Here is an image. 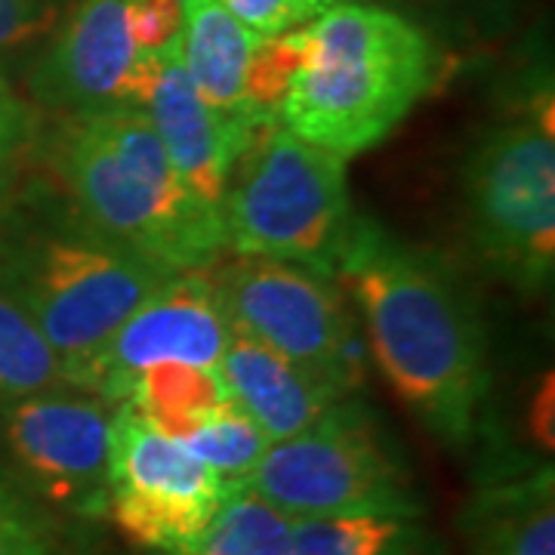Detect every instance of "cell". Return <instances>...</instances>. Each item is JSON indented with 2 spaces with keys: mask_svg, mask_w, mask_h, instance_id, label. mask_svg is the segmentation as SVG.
Listing matches in <instances>:
<instances>
[{
  "mask_svg": "<svg viewBox=\"0 0 555 555\" xmlns=\"http://www.w3.org/2000/svg\"><path fill=\"white\" fill-rule=\"evenodd\" d=\"M337 278L398 401L444 448H469L491 392V358L478 302L460 272L379 219L356 217Z\"/></svg>",
  "mask_w": 555,
  "mask_h": 555,
  "instance_id": "6da1fadb",
  "label": "cell"
},
{
  "mask_svg": "<svg viewBox=\"0 0 555 555\" xmlns=\"http://www.w3.org/2000/svg\"><path fill=\"white\" fill-rule=\"evenodd\" d=\"M53 158L80 222L164 275L214 266L229 247L222 214L182 189L145 108L68 115Z\"/></svg>",
  "mask_w": 555,
  "mask_h": 555,
  "instance_id": "7a4b0ae2",
  "label": "cell"
},
{
  "mask_svg": "<svg viewBox=\"0 0 555 555\" xmlns=\"http://www.w3.org/2000/svg\"><path fill=\"white\" fill-rule=\"evenodd\" d=\"M302 38L306 56L278 124L339 158L379 145L436 80L433 40L377 3H334Z\"/></svg>",
  "mask_w": 555,
  "mask_h": 555,
  "instance_id": "3957f363",
  "label": "cell"
},
{
  "mask_svg": "<svg viewBox=\"0 0 555 555\" xmlns=\"http://www.w3.org/2000/svg\"><path fill=\"white\" fill-rule=\"evenodd\" d=\"M225 244L238 257L297 262L337 278L356 214L346 158L262 124L232 167L222 201Z\"/></svg>",
  "mask_w": 555,
  "mask_h": 555,
  "instance_id": "277c9868",
  "label": "cell"
},
{
  "mask_svg": "<svg viewBox=\"0 0 555 555\" xmlns=\"http://www.w3.org/2000/svg\"><path fill=\"white\" fill-rule=\"evenodd\" d=\"M167 278L75 219L3 259L0 291L35 321L60 356L65 386L78 389L90 361Z\"/></svg>",
  "mask_w": 555,
  "mask_h": 555,
  "instance_id": "5b68a950",
  "label": "cell"
},
{
  "mask_svg": "<svg viewBox=\"0 0 555 555\" xmlns=\"http://www.w3.org/2000/svg\"><path fill=\"white\" fill-rule=\"evenodd\" d=\"M463 222L481 269L521 294H543L555 269L553 93L525 118L476 139L463 164Z\"/></svg>",
  "mask_w": 555,
  "mask_h": 555,
  "instance_id": "8992f818",
  "label": "cell"
},
{
  "mask_svg": "<svg viewBox=\"0 0 555 555\" xmlns=\"http://www.w3.org/2000/svg\"><path fill=\"white\" fill-rule=\"evenodd\" d=\"M244 485L294 521L426 513L401 441L356 396L339 398L309 429L272 441Z\"/></svg>",
  "mask_w": 555,
  "mask_h": 555,
  "instance_id": "52a82bcc",
  "label": "cell"
},
{
  "mask_svg": "<svg viewBox=\"0 0 555 555\" xmlns=\"http://www.w3.org/2000/svg\"><path fill=\"white\" fill-rule=\"evenodd\" d=\"M232 334L250 337L291 358L337 396H356L364 383L358 315L337 278H324L266 257L210 266Z\"/></svg>",
  "mask_w": 555,
  "mask_h": 555,
  "instance_id": "ba28073f",
  "label": "cell"
},
{
  "mask_svg": "<svg viewBox=\"0 0 555 555\" xmlns=\"http://www.w3.org/2000/svg\"><path fill=\"white\" fill-rule=\"evenodd\" d=\"M235 488L130 404H115L108 423L105 516L127 540L160 555L182 553Z\"/></svg>",
  "mask_w": 555,
  "mask_h": 555,
  "instance_id": "9c48e42d",
  "label": "cell"
},
{
  "mask_svg": "<svg viewBox=\"0 0 555 555\" xmlns=\"http://www.w3.org/2000/svg\"><path fill=\"white\" fill-rule=\"evenodd\" d=\"M105 401L72 386L43 389L0 408V438L16 485L40 506L100 518L108 509Z\"/></svg>",
  "mask_w": 555,
  "mask_h": 555,
  "instance_id": "30bf717a",
  "label": "cell"
},
{
  "mask_svg": "<svg viewBox=\"0 0 555 555\" xmlns=\"http://www.w3.org/2000/svg\"><path fill=\"white\" fill-rule=\"evenodd\" d=\"M232 327L217 297L210 266L167 278L105 343L100 356L80 374L78 389L124 404L130 386L149 364L185 361L219 371Z\"/></svg>",
  "mask_w": 555,
  "mask_h": 555,
  "instance_id": "8fae6325",
  "label": "cell"
},
{
  "mask_svg": "<svg viewBox=\"0 0 555 555\" xmlns=\"http://www.w3.org/2000/svg\"><path fill=\"white\" fill-rule=\"evenodd\" d=\"M137 53L127 0H72L28 75V90L65 118L124 105Z\"/></svg>",
  "mask_w": 555,
  "mask_h": 555,
  "instance_id": "7c38bea8",
  "label": "cell"
},
{
  "mask_svg": "<svg viewBox=\"0 0 555 555\" xmlns=\"http://www.w3.org/2000/svg\"><path fill=\"white\" fill-rule=\"evenodd\" d=\"M142 108L155 124L182 189L204 207L222 214L232 167L262 124L241 127L201 100L185 72L179 40L167 47L158 80Z\"/></svg>",
  "mask_w": 555,
  "mask_h": 555,
  "instance_id": "4fadbf2b",
  "label": "cell"
},
{
  "mask_svg": "<svg viewBox=\"0 0 555 555\" xmlns=\"http://www.w3.org/2000/svg\"><path fill=\"white\" fill-rule=\"evenodd\" d=\"M219 377L229 389V398L257 423L269 441L309 429L343 398L297 367L291 358L241 334L229 339V349L219 361Z\"/></svg>",
  "mask_w": 555,
  "mask_h": 555,
  "instance_id": "5bb4252c",
  "label": "cell"
},
{
  "mask_svg": "<svg viewBox=\"0 0 555 555\" xmlns=\"http://www.w3.org/2000/svg\"><path fill=\"white\" fill-rule=\"evenodd\" d=\"M259 38L244 28L217 0H182L179 50L198 96L217 115L241 127H259V118L244 93V75Z\"/></svg>",
  "mask_w": 555,
  "mask_h": 555,
  "instance_id": "9a60e30c",
  "label": "cell"
},
{
  "mask_svg": "<svg viewBox=\"0 0 555 555\" xmlns=\"http://www.w3.org/2000/svg\"><path fill=\"white\" fill-rule=\"evenodd\" d=\"M463 525L476 555H555L553 463L488 478L466 506Z\"/></svg>",
  "mask_w": 555,
  "mask_h": 555,
  "instance_id": "2e32d148",
  "label": "cell"
},
{
  "mask_svg": "<svg viewBox=\"0 0 555 555\" xmlns=\"http://www.w3.org/2000/svg\"><path fill=\"white\" fill-rule=\"evenodd\" d=\"M291 555H448L426 513L297 518Z\"/></svg>",
  "mask_w": 555,
  "mask_h": 555,
  "instance_id": "e0dca14e",
  "label": "cell"
},
{
  "mask_svg": "<svg viewBox=\"0 0 555 555\" xmlns=\"http://www.w3.org/2000/svg\"><path fill=\"white\" fill-rule=\"evenodd\" d=\"M222 401H229V389L219 371L185 361H158L139 371L124 404L167 438L185 441Z\"/></svg>",
  "mask_w": 555,
  "mask_h": 555,
  "instance_id": "ac0fdd59",
  "label": "cell"
},
{
  "mask_svg": "<svg viewBox=\"0 0 555 555\" xmlns=\"http://www.w3.org/2000/svg\"><path fill=\"white\" fill-rule=\"evenodd\" d=\"M294 518L238 485L217 516L177 555H291Z\"/></svg>",
  "mask_w": 555,
  "mask_h": 555,
  "instance_id": "d6986e66",
  "label": "cell"
},
{
  "mask_svg": "<svg viewBox=\"0 0 555 555\" xmlns=\"http://www.w3.org/2000/svg\"><path fill=\"white\" fill-rule=\"evenodd\" d=\"M65 386L60 356L35 321L0 291V408Z\"/></svg>",
  "mask_w": 555,
  "mask_h": 555,
  "instance_id": "ffe728a7",
  "label": "cell"
},
{
  "mask_svg": "<svg viewBox=\"0 0 555 555\" xmlns=\"http://www.w3.org/2000/svg\"><path fill=\"white\" fill-rule=\"evenodd\" d=\"M182 444L198 460H204L219 478H225L229 485H244L272 441L229 398Z\"/></svg>",
  "mask_w": 555,
  "mask_h": 555,
  "instance_id": "44dd1931",
  "label": "cell"
},
{
  "mask_svg": "<svg viewBox=\"0 0 555 555\" xmlns=\"http://www.w3.org/2000/svg\"><path fill=\"white\" fill-rule=\"evenodd\" d=\"M302 56H306L302 28L275 38H259L244 75V93L259 118L278 120V108L291 90V80L297 78Z\"/></svg>",
  "mask_w": 555,
  "mask_h": 555,
  "instance_id": "7402d4cb",
  "label": "cell"
},
{
  "mask_svg": "<svg viewBox=\"0 0 555 555\" xmlns=\"http://www.w3.org/2000/svg\"><path fill=\"white\" fill-rule=\"evenodd\" d=\"M56 521L47 506L0 476V555H53Z\"/></svg>",
  "mask_w": 555,
  "mask_h": 555,
  "instance_id": "603a6c76",
  "label": "cell"
},
{
  "mask_svg": "<svg viewBox=\"0 0 555 555\" xmlns=\"http://www.w3.org/2000/svg\"><path fill=\"white\" fill-rule=\"evenodd\" d=\"M257 38H275L297 31L299 25L318 20L331 3L327 0H217Z\"/></svg>",
  "mask_w": 555,
  "mask_h": 555,
  "instance_id": "cb8c5ba5",
  "label": "cell"
},
{
  "mask_svg": "<svg viewBox=\"0 0 555 555\" xmlns=\"http://www.w3.org/2000/svg\"><path fill=\"white\" fill-rule=\"evenodd\" d=\"M72 0H0V53L35 47L65 16Z\"/></svg>",
  "mask_w": 555,
  "mask_h": 555,
  "instance_id": "d4e9b609",
  "label": "cell"
},
{
  "mask_svg": "<svg viewBox=\"0 0 555 555\" xmlns=\"http://www.w3.org/2000/svg\"><path fill=\"white\" fill-rule=\"evenodd\" d=\"M127 28L139 53H160L182 35V0H127Z\"/></svg>",
  "mask_w": 555,
  "mask_h": 555,
  "instance_id": "484cf974",
  "label": "cell"
},
{
  "mask_svg": "<svg viewBox=\"0 0 555 555\" xmlns=\"http://www.w3.org/2000/svg\"><path fill=\"white\" fill-rule=\"evenodd\" d=\"M28 127H31V118H28L25 102L16 96V90L0 75V189H3L13 164L20 158L22 145L28 139Z\"/></svg>",
  "mask_w": 555,
  "mask_h": 555,
  "instance_id": "4316f807",
  "label": "cell"
},
{
  "mask_svg": "<svg viewBox=\"0 0 555 555\" xmlns=\"http://www.w3.org/2000/svg\"><path fill=\"white\" fill-rule=\"evenodd\" d=\"M555 383L553 371H546L543 379L537 383L534 396L528 401V411H525V433L528 441L534 444V451L540 460H553V444H555Z\"/></svg>",
  "mask_w": 555,
  "mask_h": 555,
  "instance_id": "83f0119b",
  "label": "cell"
},
{
  "mask_svg": "<svg viewBox=\"0 0 555 555\" xmlns=\"http://www.w3.org/2000/svg\"><path fill=\"white\" fill-rule=\"evenodd\" d=\"M327 3H331V7H334V3H343V0H327Z\"/></svg>",
  "mask_w": 555,
  "mask_h": 555,
  "instance_id": "f1b7e54d",
  "label": "cell"
}]
</instances>
